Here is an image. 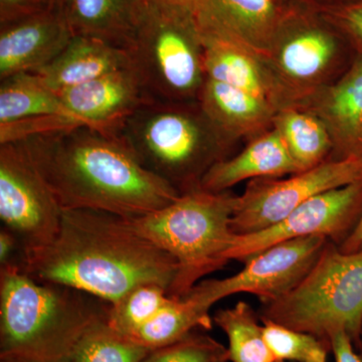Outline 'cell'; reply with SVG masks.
I'll use <instances>...</instances> for the list:
<instances>
[{"label": "cell", "mask_w": 362, "mask_h": 362, "mask_svg": "<svg viewBox=\"0 0 362 362\" xmlns=\"http://www.w3.org/2000/svg\"><path fill=\"white\" fill-rule=\"evenodd\" d=\"M58 94L66 110L85 125L116 132L139 107L153 99L131 66Z\"/></svg>", "instance_id": "obj_13"}, {"label": "cell", "mask_w": 362, "mask_h": 362, "mask_svg": "<svg viewBox=\"0 0 362 362\" xmlns=\"http://www.w3.org/2000/svg\"><path fill=\"white\" fill-rule=\"evenodd\" d=\"M321 111L324 123L343 144L362 143V59L331 88Z\"/></svg>", "instance_id": "obj_22"}, {"label": "cell", "mask_w": 362, "mask_h": 362, "mask_svg": "<svg viewBox=\"0 0 362 362\" xmlns=\"http://www.w3.org/2000/svg\"><path fill=\"white\" fill-rule=\"evenodd\" d=\"M110 304L69 286L33 280L18 264L0 266V357L69 362Z\"/></svg>", "instance_id": "obj_3"}, {"label": "cell", "mask_w": 362, "mask_h": 362, "mask_svg": "<svg viewBox=\"0 0 362 362\" xmlns=\"http://www.w3.org/2000/svg\"><path fill=\"white\" fill-rule=\"evenodd\" d=\"M280 133L300 173L319 165L332 146L327 125L305 112L288 109L274 117Z\"/></svg>", "instance_id": "obj_21"}, {"label": "cell", "mask_w": 362, "mask_h": 362, "mask_svg": "<svg viewBox=\"0 0 362 362\" xmlns=\"http://www.w3.org/2000/svg\"><path fill=\"white\" fill-rule=\"evenodd\" d=\"M361 216L362 180L315 195L271 228L235 235L226 258L245 263L274 245L300 238L324 237L339 246Z\"/></svg>", "instance_id": "obj_11"}, {"label": "cell", "mask_w": 362, "mask_h": 362, "mask_svg": "<svg viewBox=\"0 0 362 362\" xmlns=\"http://www.w3.org/2000/svg\"><path fill=\"white\" fill-rule=\"evenodd\" d=\"M338 247L340 251L346 252V254L362 252V216L354 230Z\"/></svg>", "instance_id": "obj_33"}, {"label": "cell", "mask_w": 362, "mask_h": 362, "mask_svg": "<svg viewBox=\"0 0 362 362\" xmlns=\"http://www.w3.org/2000/svg\"><path fill=\"white\" fill-rule=\"evenodd\" d=\"M361 180L362 152L337 160L324 161L286 180H252L244 194L238 197L230 230L235 235L266 230L284 220L315 195Z\"/></svg>", "instance_id": "obj_8"}, {"label": "cell", "mask_w": 362, "mask_h": 362, "mask_svg": "<svg viewBox=\"0 0 362 362\" xmlns=\"http://www.w3.org/2000/svg\"><path fill=\"white\" fill-rule=\"evenodd\" d=\"M18 143L62 209H95L134 220L181 194L145 168L116 131L81 125Z\"/></svg>", "instance_id": "obj_2"}, {"label": "cell", "mask_w": 362, "mask_h": 362, "mask_svg": "<svg viewBox=\"0 0 362 362\" xmlns=\"http://www.w3.org/2000/svg\"><path fill=\"white\" fill-rule=\"evenodd\" d=\"M328 340L335 362H362L361 356L356 352V345L344 331L332 333Z\"/></svg>", "instance_id": "obj_31"}, {"label": "cell", "mask_w": 362, "mask_h": 362, "mask_svg": "<svg viewBox=\"0 0 362 362\" xmlns=\"http://www.w3.org/2000/svg\"><path fill=\"white\" fill-rule=\"evenodd\" d=\"M138 0H66L65 16L74 35H90L122 47Z\"/></svg>", "instance_id": "obj_19"}, {"label": "cell", "mask_w": 362, "mask_h": 362, "mask_svg": "<svg viewBox=\"0 0 362 362\" xmlns=\"http://www.w3.org/2000/svg\"><path fill=\"white\" fill-rule=\"evenodd\" d=\"M0 362H23L13 357H0Z\"/></svg>", "instance_id": "obj_37"}, {"label": "cell", "mask_w": 362, "mask_h": 362, "mask_svg": "<svg viewBox=\"0 0 362 362\" xmlns=\"http://www.w3.org/2000/svg\"><path fill=\"white\" fill-rule=\"evenodd\" d=\"M345 20L350 30L362 42V4L349 8L345 14Z\"/></svg>", "instance_id": "obj_34"}, {"label": "cell", "mask_w": 362, "mask_h": 362, "mask_svg": "<svg viewBox=\"0 0 362 362\" xmlns=\"http://www.w3.org/2000/svg\"><path fill=\"white\" fill-rule=\"evenodd\" d=\"M192 16L199 35L228 40L259 58L274 49L279 23L274 0H197Z\"/></svg>", "instance_id": "obj_12"}, {"label": "cell", "mask_w": 362, "mask_h": 362, "mask_svg": "<svg viewBox=\"0 0 362 362\" xmlns=\"http://www.w3.org/2000/svg\"><path fill=\"white\" fill-rule=\"evenodd\" d=\"M0 1H1L2 9L4 11H18L30 6H26L30 0H0Z\"/></svg>", "instance_id": "obj_35"}, {"label": "cell", "mask_w": 362, "mask_h": 362, "mask_svg": "<svg viewBox=\"0 0 362 362\" xmlns=\"http://www.w3.org/2000/svg\"><path fill=\"white\" fill-rule=\"evenodd\" d=\"M213 323L209 313L199 310L183 298L173 297L151 320L128 338L146 349L156 350L182 339L195 330L211 329Z\"/></svg>", "instance_id": "obj_24"}, {"label": "cell", "mask_w": 362, "mask_h": 362, "mask_svg": "<svg viewBox=\"0 0 362 362\" xmlns=\"http://www.w3.org/2000/svg\"><path fill=\"white\" fill-rule=\"evenodd\" d=\"M238 195L202 188L180 194L163 209L129 221L136 232L168 252L177 274L168 295L183 298L213 272L225 268L235 235L230 218Z\"/></svg>", "instance_id": "obj_5"}, {"label": "cell", "mask_w": 362, "mask_h": 362, "mask_svg": "<svg viewBox=\"0 0 362 362\" xmlns=\"http://www.w3.org/2000/svg\"><path fill=\"white\" fill-rule=\"evenodd\" d=\"M187 101L151 99L118 131L140 162L181 194L201 188L202 178L228 139L202 110Z\"/></svg>", "instance_id": "obj_4"}, {"label": "cell", "mask_w": 362, "mask_h": 362, "mask_svg": "<svg viewBox=\"0 0 362 362\" xmlns=\"http://www.w3.org/2000/svg\"><path fill=\"white\" fill-rule=\"evenodd\" d=\"M45 115L71 114L58 93L45 84L37 73L16 74L1 80L0 124Z\"/></svg>", "instance_id": "obj_20"}, {"label": "cell", "mask_w": 362, "mask_h": 362, "mask_svg": "<svg viewBox=\"0 0 362 362\" xmlns=\"http://www.w3.org/2000/svg\"><path fill=\"white\" fill-rule=\"evenodd\" d=\"M142 362H230L228 349L218 340L197 332L168 346L151 350Z\"/></svg>", "instance_id": "obj_29"}, {"label": "cell", "mask_w": 362, "mask_h": 362, "mask_svg": "<svg viewBox=\"0 0 362 362\" xmlns=\"http://www.w3.org/2000/svg\"><path fill=\"white\" fill-rule=\"evenodd\" d=\"M213 320L228 338L230 362H277L267 344L261 319L247 302L216 311Z\"/></svg>", "instance_id": "obj_23"}, {"label": "cell", "mask_w": 362, "mask_h": 362, "mask_svg": "<svg viewBox=\"0 0 362 362\" xmlns=\"http://www.w3.org/2000/svg\"><path fill=\"white\" fill-rule=\"evenodd\" d=\"M74 35L65 13H35L7 26L0 33V80L42 70Z\"/></svg>", "instance_id": "obj_14"}, {"label": "cell", "mask_w": 362, "mask_h": 362, "mask_svg": "<svg viewBox=\"0 0 362 362\" xmlns=\"http://www.w3.org/2000/svg\"><path fill=\"white\" fill-rule=\"evenodd\" d=\"M335 51L337 45L329 35L321 30H307L281 47L279 68L293 80H311L329 65Z\"/></svg>", "instance_id": "obj_25"}, {"label": "cell", "mask_w": 362, "mask_h": 362, "mask_svg": "<svg viewBox=\"0 0 362 362\" xmlns=\"http://www.w3.org/2000/svg\"><path fill=\"white\" fill-rule=\"evenodd\" d=\"M173 298L166 288L156 283L136 286L118 302L110 305L107 322L117 332L130 337L151 320Z\"/></svg>", "instance_id": "obj_27"}, {"label": "cell", "mask_w": 362, "mask_h": 362, "mask_svg": "<svg viewBox=\"0 0 362 362\" xmlns=\"http://www.w3.org/2000/svg\"><path fill=\"white\" fill-rule=\"evenodd\" d=\"M139 7L122 47L147 94L162 101L199 99L206 77L195 21L187 28L163 11Z\"/></svg>", "instance_id": "obj_7"}, {"label": "cell", "mask_w": 362, "mask_h": 362, "mask_svg": "<svg viewBox=\"0 0 362 362\" xmlns=\"http://www.w3.org/2000/svg\"><path fill=\"white\" fill-rule=\"evenodd\" d=\"M128 66L129 56L121 45L100 37L75 35L63 52L37 74L59 93Z\"/></svg>", "instance_id": "obj_15"}, {"label": "cell", "mask_w": 362, "mask_h": 362, "mask_svg": "<svg viewBox=\"0 0 362 362\" xmlns=\"http://www.w3.org/2000/svg\"><path fill=\"white\" fill-rule=\"evenodd\" d=\"M20 251V240L11 230L2 226L0 230V265L13 263Z\"/></svg>", "instance_id": "obj_32"}, {"label": "cell", "mask_w": 362, "mask_h": 362, "mask_svg": "<svg viewBox=\"0 0 362 362\" xmlns=\"http://www.w3.org/2000/svg\"><path fill=\"white\" fill-rule=\"evenodd\" d=\"M261 321L267 344L276 361L327 362L329 342L274 321Z\"/></svg>", "instance_id": "obj_28"}, {"label": "cell", "mask_w": 362, "mask_h": 362, "mask_svg": "<svg viewBox=\"0 0 362 362\" xmlns=\"http://www.w3.org/2000/svg\"><path fill=\"white\" fill-rule=\"evenodd\" d=\"M328 240L308 237L279 243L247 259L235 275L201 281L183 299L206 313L221 300L240 293L256 295L263 304L276 301L306 277Z\"/></svg>", "instance_id": "obj_9"}, {"label": "cell", "mask_w": 362, "mask_h": 362, "mask_svg": "<svg viewBox=\"0 0 362 362\" xmlns=\"http://www.w3.org/2000/svg\"><path fill=\"white\" fill-rule=\"evenodd\" d=\"M33 280L75 288L115 304L136 286L170 290L177 263L129 221L95 209H63L56 237L21 250L16 261Z\"/></svg>", "instance_id": "obj_1"}, {"label": "cell", "mask_w": 362, "mask_h": 362, "mask_svg": "<svg viewBox=\"0 0 362 362\" xmlns=\"http://www.w3.org/2000/svg\"><path fill=\"white\" fill-rule=\"evenodd\" d=\"M357 349H358L359 356H361L362 358V335L361 338V342H359L358 346H357Z\"/></svg>", "instance_id": "obj_38"}, {"label": "cell", "mask_w": 362, "mask_h": 362, "mask_svg": "<svg viewBox=\"0 0 362 362\" xmlns=\"http://www.w3.org/2000/svg\"><path fill=\"white\" fill-rule=\"evenodd\" d=\"M298 173L284 140L274 128L252 140L238 156L214 164L202 178L201 187L207 192H226L244 180Z\"/></svg>", "instance_id": "obj_16"}, {"label": "cell", "mask_w": 362, "mask_h": 362, "mask_svg": "<svg viewBox=\"0 0 362 362\" xmlns=\"http://www.w3.org/2000/svg\"><path fill=\"white\" fill-rule=\"evenodd\" d=\"M197 101L226 137L256 132L274 120L273 104L252 93L206 78Z\"/></svg>", "instance_id": "obj_17"}, {"label": "cell", "mask_w": 362, "mask_h": 362, "mask_svg": "<svg viewBox=\"0 0 362 362\" xmlns=\"http://www.w3.org/2000/svg\"><path fill=\"white\" fill-rule=\"evenodd\" d=\"M85 125L71 115H45L0 124V144L20 142L33 136Z\"/></svg>", "instance_id": "obj_30"}, {"label": "cell", "mask_w": 362, "mask_h": 362, "mask_svg": "<svg viewBox=\"0 0 362 362\" xmlns=\"http://www.w3.org/2000/svg\"><path fill=\"white\" fill-rule=\"evenodd\" d=\"M150 351L117 332L105 319L86 331L69 362H142Z\"/></svg>", "instance_id": "obj_26"}, {"label": "cell", "mask_w": 362, "mask_h": 362, "mask_svg": "<svg viewBox=\"0 0 362 362\" xmlns=\"http://www.w3.org/2000/svg\"><path fill=\"white\" fill-rule=\"evenodd\" d=\"M206 78L239 88L272 103V85L259 58L228 40L199 35Z\"/></svg>", "instance_id": "obj_18"}, {"label": "cell", "mask_w": 362, "mask_h": 362, "mask_svg": "<svg viewBox=\"0 0 362 362\" xmlns=\"http://www.w3.org/2000/svg\"><path fill=\"white\" fill-rule=\"evenodd\" d=\"M62 211L20 143L0 144V218L20 240L21 251L51 242Z\"/></svg>", "instance_id": "obj_10"}, {"label": "cell", "mask_w": 362, "mask_h": 362, "mask_svg": "<svg viewBox=\"0 0 362 362\" xmlns=\"http://www.w3.org/2000/svg\"><path fill=\"white\" fill-rule=\"evenodd\" d=\"M165 1L171 4H175V6L182 7V8L189 9V11H192L197 0H165Z\"/></svg>", "instance_id": "obj_36"}, {"label": "cell", "mask_w": 362, "mask_h": 362, "mask_svg": "<svg viewBox=\"0 0 362 362\" xmlns=\"http://www.w3.org/2000/svg\"><path fill=\"white\" fill-rule=\"evenodd\" d=\"M261 320L329 342L342 330L357 349L362 335V252L346 254L328 240L315 265L285 296L263 304Z\"/></svg>", "instance_id": "obj_6"}]
</instances>
